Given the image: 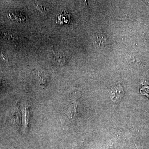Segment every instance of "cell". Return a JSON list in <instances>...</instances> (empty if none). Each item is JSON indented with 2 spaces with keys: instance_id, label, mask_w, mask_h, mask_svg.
I'll return each instance as SVG.
<instances>
[{
  "instance_id": "6da1fadb",
  "label": "cell",
  "mask_w": 149,
  "mask_h": 149,
  "mask_svg": "<svg viewBox=\"0 0 149 149\" xmlns=\"http://www.w3.org/2000/svg\"><path fill=\"white\" fill-rule=\"evenodd\" d=\"M56 20L57 24L61 25L69 24L70 21V15L66 12L63 11L61 14L57 16Z\"/></svg>"
},
{
  "instance_id": "7a4b0ae2",
  "label": "cell",
  "mask_w": 149,
  "mask_h": 149,
  "mask_svg": "<svg viewBox=\"0 0 149 149\" xmlns=\"http://www.w3.org/2000/svg\"><path fill=\"white\" fill-rule=\"evenodd\" d=\"M34 72L37 75V79L40 85H46L47 84V79L44 72H41L37 70H34Z\"/></svg>"
},
{
  "instance_id": "3957f363",
  "label": "cell",
  "mask_w": 149,
  "mask_h": 149,
  "mask_svg": "<svg viewBox=\"0 0 149 149\" xmlns=\"http://www.w3.org/2000/svg\"><path fill=\"white\" fill-rule=\"evenodd\" d=\"M8 16L9 17L10 19L15 20L20 22H23L25 21V17L22 15L17 13L9 14Z\"/></svg>"
},
{
  "instance_id": "277c9868",
  "label": "cell",
  "mask_w": 149,
  "mask_h": 149,
  "mask_svg": "<svg viewBox=\"0 0 149 149\" xmlns=\"http://www.w3.org/2000/svg\"><path fill=\"white\" fill-rule=\"evenodd\" d=\"M95 41L97 42V45L100 44V45H102V44L106 43V38L102 34H96L95 37Z\"/></svg>"
},
{
  "instance_id": "5b68a950",
  "label": "cell",
  "mask_w": 149,
  "mask_h": 149,
  "mask_svg": "<svg viewBox=\"0 0 149 149\" xmlns=\"http://www.w3.org/2000/svg\"><path fill=\"white\" fill-rule=\"evenodd\" d=\"M140 93L142 95H146L149 98V86H145L141 88Z\"/></svg>"
},
{
  "instance_id": "8992f818",
  "label": "cell",
  "mask_w": 149,
  "mask_h": 149,
  "mask_svg": "<svg viewBox=\"0 0 149 149\" xmlns=\"http://www.w3.org/2000/svg\"><path fill=\"white\" fill-rule=\"evenodd\" d=\"M0 58L4 61L7 62L8 60L7 58L3 54L1 51H0Z\"/></svg>"
}]
</instances>
